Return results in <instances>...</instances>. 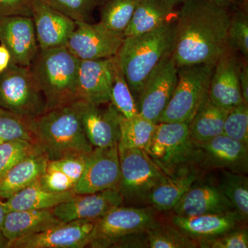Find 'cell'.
Here are the masks:
<instances>
[{
	"label": "cell",
	"instance_id": "cell-1",
	"mask_svg": "<svg viewBox=\"0 0 248 248\" xmlns=\"http://www.w3.org/2000/svg\"><path fill=\"white\" fill-rule=\"evenodd\" d=\"M231 11L206 0H186L177 16V37L172 57L178 67L215 66L228 48Z\"/></svg>",
	"mask_w": 248,
	"mask_h": 248
},
{
	"label": "cell",
	"instance_id": "cell-2",
	"mask_svg": "<svg viewBox=\"0 0 248 248\" xmlns=\"http://www.w3.org/2000/svg\"><path fill=\"white\" fill-rule=\"evenodd\" d=\"M177 37V19L148 32L125 37L117 54L135 102L145 81L163 59L172 55Z\"/></svg>",
	"mask_w": 248,
	"mask_h": 248
},
{
	"label": "cell",
	"instance_id": "cell-3",
	"mask_svg": "<svg viewBox=\"0 0 248 248\" xmlns=\"http://www.w3.org/2000/svg\"><path fill=\"white\" fill-rule=\"evenodd\" d=\"M28 122L32 143L48 160L89 154L93 150L72 105L46 111Z\"/></svg>",
	"mask_w": 248,
	"mask_h": 248
},
{
	"label": "cell",
	"instance_id": "cell-4",
	"mask_svg": "<svg viewBox=\"0 0 248 248\" xmlns=\"http://www.w3.org/2000/svg\"><path fill=\"white\" fill-rule=\"evenodd\" d=\"M79 63L66 46L38 49L29 69L45 97L47 110L78 101Z\"/></svg>",
	"mask_w": 248,
	"mask_h": 248
},
{
	"label": "cell",
	"instance_id": "cell-5",
	"mask_svg": "<svg viewBox=\"0 0 248 248\" xmlns=\"http://www.w3.org/2000/svg\"><path fill=\"white\" fill-rule=\"evenodd\" d=\"M145 151L166 175L202 165L203 153L190 135L188 124L159 122Z\"/></svg>",
	"mask_w": 248,
	"mask_h": 248
},
{
	"label": "cell",
	"instance_id": "cell-6",
	"mask_svg": "<svg viewBox=\"0 0 248 248\" xmlns=\"http://www.w3.org/2000/svg\"><path fill=\"white\" fill-rule=\"evenodd\" d=\"M214 68V65L208 64L178 67L177 85L158 123L179 122L189 125L208 98Z\"/></svg>",
	"mask_w": 248,
	"mask_h": 248
},
{
	"label": "cell",
	"instance_id": "cell-7",
	"mask_svg": "<svg viewBox=\"0 0 248 248\" xmlns=\"http://www.w3.org/2000/svg\"><path fill=\"white\" fill-rule=\"evenodd\" d=\"M0 108L26 120L47 110L45 97L29 67L12 62L0 73Z\"/></svg>",
	"mask_w": 248,
	"mask_h": 248
},
{
	"label": "cell",
	"instance_id": "cell-8",
	"mask_svg": "<svg viewBox=\"0 0 248 248\" xmlns=\"http://www.w3.org/2000/svg\"><path fill=\"white\" fill-rule=\"evenodd\" d=\"M156 223L151 208L117 207L96 220L87 247L112 248L123 238L145 232Z\"/></svg>",
	"mask_w": 248,
	"mask_h": 248
},
{
	"label": "cell",
	"instance_id": "cell-9",
	"mask_svg": "<svg viewBox=\"0 0 248 248\" xmlns=\"http://www.w3.org/2000/svg\"><path fill=\"white\" fill-rule=\"evenodd\" d=\"M121 177L117 190L124 199L146 200L151 191L163 182L164 174L144 150L119 151Z\"/></svg>",
	"mask_w": 248,
	"mask_h": 248
},
{
	"label": "cell",
	"instance_id": "cell-10",
	"mask_svg": "<svg viewBox=\"0 0 248 248\" xmlns=\"http://www.w3.org/2000/svg\"><path fill=\"white\" fill-rule=\"evenodd\" d=\"M177 66L172 55L163 59L145 81L137 106L139 114L158 123L175 89Z\"/></svg>",
	"mask_w": 248,
	"mask_h": 248
},
{
	"label": "cell",
	"instance_id": "cell-11",
	"mask_svg": "<svg viewBox=\"0 0 248 248\" xmlns=\"http://www.w3.org/2000/svg\"><path fill=\"white\" fill-rule=\"evenodd\" d=\"M76 28L66 47L79 60L112 58L118 54L125 37L107 29L100 22H76Z\"/></svg>",
	"mask_w": 248,
	"mask_h": 248
},
{
	"label": "cell",
	"instance_id": "cell-12",
	"mask_svg": "<svg viewBox=\"0 0 248 248\" xmlns=\"http://www.w3.org/2000/svg\"><path fill=\"white\" fill-rule=\"evenodd\" d=\"M71 105L79 116L86 138L93 147L118 146L121 114L111 103L106 108L81 100Z\"/></svg>",
	"mask_w": 248,
	"mask_h": 248
},
{
	"label": "cell",
	"instance_id": "cell-13",
	"mask_svg": "<svg viewBox=\"0 0 248 248\" xmlns=\"http://www.w3.org/2000/svg\"><path fill=\"white\" fill-rule=\"evenodd\" d=\"M120 177L118 147L93 148L74 192L89 194L109 189L117 190Z\"/></svg>",
	"mask_w": 248,
	"mask_h": 248
},
{
	"label": "cell",
	"instance_id": "cell-14",
	"mask_svg": "<svg viewBox=\"0 0 248 248\" xmlns=\"http://www.w3.org/2000/svg\"><path fill=\"white\" fill-rule=\"evenodd\" d=\"M96 220L60 223L36 234L9 241L6 248H83Z\"/></svg>",
	"mask_w": 248,
	"mask_h": 248
},
{
	"label": "cell",
	"instance_id": "cell-15",
	"mask_svg": "<svg viewBox=\"0 0 248 248\" xmlns=\"http://www.w3.org/2000/svg\"><path fill=\"white\" fill-rule=\"evenodd\" d=\"M117 55L110 58L79 60L78 100L102 106L110 102Z\"/></svg>",
	"mask_w": 248,
	"mask_h": 248
},
{
	"label": "cell",
	"instance_id": "cell-16",
	"mask_svg": "<svg viewBox=\"0 0 248 248\" xmlns=\"http://www.w3.org/2000/svg\"><path fill=\"white\" fill-rule=\"evenodd\" d=\"M123 195L117 190L109 189L89 194H76L66 202L53 208L61 223L77 220H97L123 203Z\"/></svg>",
	"mask_w": 248,
	"mask_h": 248
},
{
	"label": "cell",
	"instance_id": "cell-17",
	"mask_svg": "<svg viewBox=\"0 0 248 248\" xmlns=\"http://www.w3.org/2000/svg\"><path fill=\"white\" fill-rule=\"evenodd\" d=\"M241 60L237 53L228 46L215 64L210 80L209 99L226 110L244 102L239 79Z\"/></svg>",
	"mask_w": 248,
	"mask_h": 248
},
{
	"label": "cell",
	"instance_id": "cell-18",
	"mask_svg": "<svg viewBox=\"0 0 248 248\" xmlns=\"http://www.w3.org/2000/svg\"><path fill=\"white\" fill-rule=\"evenodd\" d=\"M0 42L9 49L14 63L29 68L39 49L32 18L0 16Z\"/></svg>",
	"mask_w": 248,
	"mask_h": 248
},
{
	"label": "cell",
	"instance_id": "cell-19",
	"mask_svg": "<svg viewBox=\"0 0 248 248\" xmlns=\"http://www.w3.org/2000/svg\"><path fill=\"white\" fill-rule=\"evenodd\" d=\"M39 49L45 50L66 46L68 38L76 28L71 18L37 0L32 16Z\"/></svg>",
	"mask_w": 248,
	"mask_h": 248
},
{
	"label": "cell",
	"instance_id": "cell-20",
	"mask_svg": "<svg viewBox=\"0 0 248 248\" xmlns=\"http://www.w3.org/2000/svg\"><path fill=\"white\" fill-rule=\"evenodd\" d=\"M199 144L203 153L202 164L233 172H248V145L223 134Z\"/></svg>",
	"mask_w": 248,
	"mask_h": 248
},
{
	"label": "cell",
	"instance_id": "cell-21",
	"mask_svg": "<svg viewBox=\"0 0 248 248\" xmlns=\"http://www.w3.org/2000/svg\"><path fill=\"white\" fill-rule=\"evenodd\" d=\"M172 210L174 215L182 217L225 213L235 210L219 186L196 184V182Z\"/></svg>",
	"mask_w": 248,
	"mask_h": 248
},
{
	"label": "cell",
	"instance_id": "cell-22",
	"mask_svg": "<svg viewBox=\"0 0 248 248\" xmlns=\"http://www.w3.org/2000/svg\"><path fill=\"white\" fill-rule=\"evenodd\" d=\"M242 220H244L242 216L234 210L225 213L207 214L192 217L174 215L172 218V223L199 242L202 240L213 239L235 229Z\"/></svg>",
	"mask_w": 248,
	"mask_h": 248
},
{
	"label": "cell",
	"instance_id": "cell-23",
	"mask_svg": "<svg viewBox=\"0 0 248 248\" xmlns=\"http://www.w3.org/2000/svg\"><path fill=\"white\" fill-rule=\"evenodd\" d=\"M88 156L89 154L48 160L45 172L39 181L41 186L53 192L74 191L84 172Z\"/></svg>",
	"mask_w": 248,
	"mask_h": 248
},
{
	"label": "cell",
	"instance_id": "cell-24",
	"mask_svg": "<svg viewBox=\"0 0 248 248\" xmlns=\"http://www.w3.org/2000/svg\"><path fill=\"white\" fill-rule=\"evenodd\" d=\"M48 161L46 155L39 151L18 163L0 181V199L8 200L39 182Z\"/></svg>",
	"mask_w": 248,
	"mask_h": 248
},
{
	"label": "cell",
	"instance_id": "cell-25",
	"mask_svg": "<svg viewBox=\"0 0 248 248\" xmlns=\"http://www.w3.org/2000/svg\"><path fill=\"white\" fill-rule=\"evenodd\" d=\"M60 223L53 208L14 210L5 215L2 231L9 241L40 232Z\"/></svg>",
	"mask_w": 248,
	"mask_h": 248
},
{
	"label": "cell",
	"instance_id": "cell-26",
	"mask_svg": "<svg viewBox=\"0 0 248 248\" xmlns=\"http://www.w3.org/2000/svg\"><path fill=\"white\" fill-rule=\"evenodd\" d=\"M197 168L181 170L167 176L148 195V202L159 211L172 210L199 177Z\"/></svg>",
	"mask_w": 248,
	"mask_h": 248
},
{
	"label": "cell",
	"instance_id": "cell-27",
	"mask_svg": "<svg viewBox=\"0 0 248 248\" xmlns=\"http://www.w3.org/2000/svg\"><path fill=\"white\" fill-rule=\"evenodd\" d=\"M177 13L174 6L164 0H140L124 36L138 35L153 30L177 19Z\"/></svg>",
	"mask_w": 248,
	"mask_h": 248
},
{
	"label": "cell",
	"instance_id": "cell-28",
	"mask_svg": "<svg viewBox=\"0 0 248 248\" xmlns=\"http://www.w3.org/2000/svg\"><path fill=\"white\" fill-rule=\"evenodd\" d=\"M75 195L73 190L53 192L46 190L37 182L10 197L4 204L6 213L14 210L52 209Z\"/></svg>",
	"mask_w": 248,
	"mask_h": 248
},
{
	"label": "cell",
	"instance_id": "cell-29",
	"mask_svg": "<svg viewBox=\"0 0 248 248\" xmlns=\"http://www.w3.org/2000/svg\"><path fill=\"white\" fill-rule=\"evenodd\" d=\"M228 111L214 104L208 97L188 125L191 138L202 143L223 134Z\"/></svg>",
	"mask_w": 248,
	"mask_h": 248
},
{
	"label": "cell",
	"instance_id": "cell-30",
	"mask_svg": "<svg viewBox=\"0 0 248 248\" xmlns=\"http://www.w3.org/2000/svg\"><path fill=\"white\" fill-rule=\"evenodd\" d=\"M156 124L139 114L127 119L120 115L121 135L119 151L139 148L146 150L154 133Z\"/></svg>",
	"mask_w": 248,
	"mask_h": 248
},
{
	"label": "cell",
	"instance_id": "cell-31",
	"mask_svg": "<svg viewBox=\"0 0 248 248\" xmlns=\"http://www.w3.org/2000/svg\"><path fill=\"white\" fill-rule=\"evenodd\" d=\"M140 0H101L98 9L100 22L107 29L124 35Z\"/></svg>",
	"mask_w": 248,
	"mask_h": 248
},
{
	"label": "cell",
	"instance_id": "cell-32",
	"mask_svg": "<svg viewBox=\"0 0 248 248\" xmlns=\"http://www.w3.org/2000/svg\"><path fill=\"white\" fill-rule=\"evenodd\" d=\"M147 248H195L198 242L175 226L156 223L146 231Z\"/></svg>",
	"mask_w": 248,
	"mask_h": 248
},
{
	"label": "cell",
	"instance_id": "cell-33",
	"mask_svg": "<svg viewBox=\"0 0 248 248\" xmlns=\"http://www.w3.org/2000/svg\"><path fill=\"white\" fill-rule=\"evenodd\" d=\"M219 187L235 211L246 219L248 216V177L245 174L223 170Z\"/></svg>",
	"mask_w": 248,
	"mask_h": 248
},
{
	"label": "cell",
	"instance_id": "cell-34",
	"mask_svg": "<svg viewBox=\"0 0 248 248\" xmlns=\"http://www.w3.org/2000/svg\"><path fill=\"white\" fill-rule=\"evenodd\" d=\"M117 110L127 119L133 118L139 115L138 106L129 89L126 79L121 68L117 55L115 76L111 89L110 102Z\"/></svg>",
	"mask_w": 248,
	"mask_h": 248
},
{
	"label": "cell",
	"instance_id": "cell-35",
	"mask_svg": "<svg viewBox=\"0 0 248 248\" xmlns=\"http://www.w3.org/2000/svg\"><path fill=\"white\" fill-rule=\"evenodd\" d=\"M41 151L35 143L23 139L11 140L0 144V181L18 163Z\"/></svg>",
	"mask_w": 248,
	"mask_h": 248
},
{
	"label": "cell",
	"instance_id": "cell-36",
	"mask_svg": "<svg viewBox=\"0 0 248 248\" xmlns=\"http://www.w3.org/2000/svg\"><path fill=\"white\" fill-rule=\"evenodd\" d=\"M228 46L244 58L248 57V6L231 11V19L228 31Z\"/></svg>",
	"mask_w": 248,
	"mask_h": 248
},
{
	"label": "cell",
	"instance_id": "cell-37",
	"mask_svg": "<svg viewBox=\"0 0 248 248\" xmlns=\"http://www.w3.org/2000/svg\"><path fill=\"white\" fill-rule=\"evenodd\" d=\"M75 22H91L101 0H42Z\"/></svg>",
	"mask_w": 248,
	"mask_h": 248
},
{
	"label": "cell",
	"instance_id": "cell-38",
	"mask_svg": "<svg viewBox=\"0 0 248 248\" xmlns=\"http://www.w3.org/2000/svg\"><path fill=\"white\" fill-rule=\"evenodd\" d=\"M17 139L32 141L28 120L0 108V144Z\"/></svg>",
	"mask_w": 248,
	"mask_h": 248
},
{
	"label": "cell",
	"instance_id": "cell-39",
	"mask_svg": "<svg viewBox=\"0 0 248 248\" xmlns=\"http://www.w3.org/2000/svg\"><path fill=\"white\" fill-rule=\"evenodd\" d=\"M223 135L248 146V104L242 103L228 111Z\"/></svg>",
	"mask_w": 248,
	"mask_h": 248
},
{
	"label": "cell",
	"instance_id": "cell-40",
	"mask_svg": "<svg viewBox=\"0 0 248 248\" xmlns=\"http://www.w3.org/2000/svg\"><path fill=\"white\" fill-rule=\"evenodd\" d=\"M198 244L202 248H248V230H232L213 239L199 241Z\"/></svg>",
	"mask_w": 248,
	"mask_h": 248
},
{
	"label": "cell",
	"instance_id": "cell-41",
	"mask_svg": "<svg viewBox=\"0 0 248 248\" xmlns=\"http://www.w3.org/2000/svg\"><path fill=\"white\" fill-rule=\"evenodd\" d=\"M37 0H0V16L32 17Z\"/></svg>",
	"mask_w": 248,
	"mask_h": 248
},
{
	"label": "cell",
	"instance_id": "cell-42",
	"mask_svg": "<svg viewBox=\"0 0 248 248\" xmlns=\"http://www.w3.org/2000/svg\"><path fill=\"white\" fill-rule=\"evenodd\" d=\"M239 79L243 99L248 104V66L247 62L241 60L239 70Z\"/></svg>",
	"mask_w": 248,
	"mask_h": 248
},
{
	"label": "cell",
	"instance_id": "cell-43",
	"mask_svg": "<svg viewBox=\"0 0 248 248\" xmlns=\"http://www.w3.org/2000/svg\"><path fill=\"white\" fill-rule=\"evenodd\" d=\"M210 4L231 11L232 10L248 6V0H206Z\"/></svg>",
	"mask_w": 248,
	"mask_h": 248
},
{
	"label": "cell",
	"instance_id": "cell-44",
	"mask_svg": "<svg viewBox=\"0 0 248 248\" xmlns=\"http://www.w3.org/2000/svg\"><path fill=\"white\" fill-rule=\"evenodd\" d=\"M12 56L9 49L2 44L0 45V73L7 70L12 63Z\"/></svg>",
	"mask_w": 248,
	"mask_h": 248
},
{
	"label": "cell",
	"instance_id": "cell-45",
	"mask_svg": "<svg viewBox=\"0 0 248 248\" xmlns=\"http://www.w3.org/2000/svg\"><path fill=\"white\" fill-rule=\"evenodd\" d=\"M6 213V210L5 209L4 202L0 199V248H7L8 243H9V240L5 237L2 231L3 221H4Z\"/></svg>",
	"mask_w": 248,
	"mask_h": 248
},
{
	"label": "cell",
	"instance_id": "cell-46",
	"mask_svg": "<svg viewBox=\"0 0 248 248\" xmlns=\"http://www.w3.org/2000/svg\"><path fill=\"white\" fill-rule=\"evenodd\" d=\"M164 1L167 2L168 4L172 5V6H178V5H181L186 1V0H164Z\"/></svg>",
	"mask_w": 248,
	"mask_h": 248
}]
</instances>
